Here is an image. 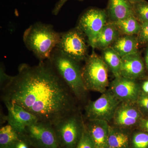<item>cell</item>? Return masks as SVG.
Segmentation results:
<instances>
[{
	"label": "cell",
	"instance_id": "obj_13",
	"mask_svg": "<svg viewBox=\"0 0 148 148\" xmlns=\"http://www.w3.org/2000/svg\"><path fill=\"white\" fill-rule=\"evenodd\" d=\"M145 75V64L139 52L122 57L121 76L137 80L143 78Z\"/></svg>",
	"mask_w": 148,
	"mask_h": 148
},
{
	"label": "cell",
	"instance_id": "obj_9",
	"mask_svg": "<svg viewBox=\"0 0 148 148\" xmlns=\"http://www.w3.org/2000/svg\"><path fill=\"white\" fill-rule=\"evenodd\" d=\"M23 135L38 148H61L53 125L38 121L26 128Z\"/></svg>",
	"mask_w": 148,
	"mask_h": 148
},
{
	"label": "cell",
	"instance_id": "obj_14",
	"mask_svg": "<svg viewBox=\"0 0 148 148\" xmlns=\"http://www.w3.org/2000/svg\"><path fill=\"white\" fill-rule=\"evenodd\" d=\"M85 124L95 148H105L108 146L110 125L105 121L88 120Z\"/></svg>",
	"mask_w": 148,
	"mask_h": 148
},
{
	"label": "cell",
	"instance_id": "obj_16",
	"mask_svg": "<svg viewBox=\"0 0 148 148\" xmlns=\"http://www.w3.org/2000/svg\"><path fill=\"white\" fill-rule=\"evenodd\" d=\"M120 33L113 22H108L98 35L94 45L95 48L103 49L110 47L119 38Z\"/></svg>",
	"mask_w": 148,
	"mask_h": 148
},
{
	"label": "cell",
	"instance_id": "obj_25",
	"mask_svg": "<svg viewBox=\"0 0 148 148\" xmlns=\"http://www.w3.org/2000/svg\"><path fill=\"white\" fill-rule=\"evenodd\" d=\"M137 38L139 44H145L148 42V22L141 24V28Z\"/></svg>",
	"mask_w": 148,
	"mask_h": 148
},
{
	"label": "cell",
	"instance_id": "obj_29",
	"mask_svg": "<svg viewBox=\"0 0 148 148\" xmlns=\"http://www.w3.org/2000/svg\"><path fill=\"white\" fill-rule=\"evenodd\" d=\"M140 127L145 132L148 133V117L142 118L139 123Z\"/></svg>",
	"mask_w": 148,
	"mask_h": 148
},
{
	"label": "cell",
	"instance_id": "obj_17",
	"mask_svg": "<svg viewBox=\"0 0 148 148\" xmlns=\"http://www.w3.org/2000/svg\"><path fill=\"white\" fill-rule=\"evenodd\" d=\"M138 44L137 36L123 35L119 37L111 47L122 58L138 52Z\"/></svg>",
	"mask_w": 148,
	"mask_h": 148
},
{
	"label": "cell",
	"instance_id": "obj_24",
	"mask_svg": "<svg viewBox=\"0 0 148 148\" xmlns=\"http://www.w3.org/2000/svg\"><path fill=\"white\" fill-rule=\"evenodd\" d=\"M75 148H95L92 138L84 124L81 136Z\"/></svg>",
	"mask_w": 148,
	"mask_h": 148
},
{
	"label": "cell",
	"instance_id": "obj_8",
	"mask_svg": "<svg viewBox=\"0 0 148 148\" xmlns=\"http://www.w3.org/2000/svg\"><path fill=\"white\" fill-rule=\"evenodd\" d=\"M108 18L106 10L95 8L88 9L80 17L77 27L84 33L93 49L97 37L108 22Z\"/></svg>",
	"mask_w": 148,
	"mask_h": 148
},
{
	"label": "cell",
	"instance_id": "obj_2",
	"mask_svg": "<svg viewBox=\"0 0 148 148\" xmlns=\"http://www.w3.org/2000/svg\"><path fill=\"white\" fill-rule=\"evenodd\" d=\"M61 36L51 25L37 22L26 29L23 39L27 48L42 62L50 59Z\"/></svg>",
	"mask_w": 148,
	"mask_h": 148
},
{
	"label": "cell",
	"instance_id": "obj_21",
	"mask_svg": "<svg viewBox=\"0 0 148 148\" xmlns=\"http://www.w3.org/2000/svg\"><path fill=\"white\" fill-rule=\"evenodd\" d=\"M21 135L10 125L3 126L0 129V148H13Z\"/></svg>",
	"mask_w": 148,
	"mask_h": 148
},
{
	"label": "cell",
	"instance_id": "obj_15",
	"mask_svg": "<svg viewBox=\"0 0 148 148\" xmlns=\"http://www.w3.org/2000/svg\"><path fill=\"white\" fill-rule=\"evenodd\" d=\"M107 12L111 22L134 16L132 4L129 0H109Z\"/></svg>",
	"mask_w": 148,
	"mask_h": 148
},
{
	"label": "cell",
	"instance_id": "obj_5",
	"mask_svg": "<svg viewBox=\"0 0 148 148\" xmlns=\"http://www.w3.org/2000/svg\"><path fill=\"white\" fill-rule=\"evenodd\" d=\"M88 44L87 38L77 26L68 32L61 33L60 41L56 48L67 56L80 62L85 60L88 56Z\"/></svg>",
	"mask_w": 148,
	"mask_h": 148
},
{
	"label": "cell",
	"instance_id": "obj_3",
	"mask_svg": "<svg viewBox=\"0 0 148 148\" xmlns=\"http://www.w3.org/2000/svg\"><path fill=\"white\" fill-rule=\"evenodd\" d=\"M53 68L77 99L82 100L87 91L79 63L56 47L49 59Z\"/></svg>",
	"mask_w": 148,
	"mask_h": 148
},
{
	"label": "cell",
	"instance_id": "obj_27",
	"mask_svg": "<svg viewBox=\"0 0 148 148\" xmlns=\"http://www.w3.org/2000/svg\"><path fill=\"white\" fill-rule=\"evenodd\" d=\"M29 140L23 134H21L20 139L17 141L14 146L13 148H29Z\"/></svg>",
	"mask_w": 148,
	"mask_h": 148
},
{
	"label": "cell",
	"instance_id": "obj_4",
	"mask_svg": "<svg viewBox=\"0 0 148 148\" xmlns=\"http://www.w3.org/2000/svg\"><path fill=\"white\" fill-rule=\"evenodd\" d=\"M82 76L87 90L103 93L109 85V69L102 57L92 51L86 59Z\"/></svg>",
	"mask_w": 148,
	"mask_h": 148
},
{
	"label": "cell",
	"instance_id": "obj_22",
	"mask_svg": "<svg viewBox=\"0 0 148 148\" xmlns=\"http://www.w3.org/2000/svg\"><path fill=\"white\" fill-rule=\"evenodd\" d=\"M134 16L140 24L148 22V2L145 0L132 4Z\"/></svg>",
	"mask_w": 148,
	"mask_h": 148
},
{
	"label": "cell",
	"instance_id": "obj_31",
	"mask_svg": "<svg viewBox=\"0 0 148 148\" xmlns=\"http://www.w3.org/2000/svg\"><path fill=\"white\" fill-rule=\"evenodd\" d=\"M145 61L146 67H147V69L148 71V47L147 48V50H146Z\"/></svg>",
	"mask_w": 148,
	"mask_h": 148
},
{
	"label": "cell",
	"instance_id": "obj_11",
	"mask_svg": "<svg viewBox=\"0 0 148 148\" xmlns=\"http://www.w3.org/2000/svg\"><path fill=\"white\" fill-rule=\"evenodd\" d=\"M8 111L7 121L16 131L23 134L28 126L39 121L34 114L12 102L4 103Z\"/></svg>",
	"mask_w": 148,
	"mask_h": 148
},
{
	"label": "cell",
	"instance_id": "obj_30",
	"mask_svg": "<svg viewBox=\"0 0 148 148\" xmlns=\"http://www.w3.org/2000/svg\"><path fill=\"white\" fill-rule=\"evenodd\" d=\"M143 92L148 94V80L144 82L142 87Z\"/></svg>",
	"mask_w": 148,
	"mask_h": 148
},
{
	"label": "cell",
	"instance_id": "obj_32",
	"mask_svg": "<svg viewBox=\"0 0 148 148\" xmlns=\"http://www.w3.org/2000/svg\"><path fill=\"white\" fill-rule=\"evenodd\" d=\"M145 1V0H129L130 2L133 4L135 3L140 2L143 1Z\"/></svg>",
	"mask_w": 148,
	"mask_h": 148
},
{
	"label": "cell",
	"instance_id": "obj_26",
	"mask_svg": "<svg viewBox=\"0 0 148 148\" xmlns=\"http://www.w3.org/2000/svg\"><path fill=\"white\" fill-rule=\"evenodd\" d=\"M137 106L142 110L148 112V94L140 91L136 102Z\"/></svg>",
	"mask_w": 148,
	"mask_h": 148
},
{
	"label": "cell",
	"instance_id": "obj_20",
	"mask_svg": "<svg viewBox=\"0 0 148 148\" xmlns=\"http://www.w3.org/2000/svg\"><path fill=\"white\" fill-rule=\"evenodd\" d=\"M108 146L115 148H129L128 135L117 127L110 126Z\"/></svg>",
	"mask_w": 148,
	"mask_h": 148
},
{
	"label": "cell",
	"instance_id": "obj_18",
	"mask_svg": "<svg viewBox=\"0 0 148 148\" xmlns=\"http://www.w3.org/2000/svg\"><path fill=\"white\" fill-rule=\"evenodd\" d=\"M102 58L115 77L120 76L121 57L111 47L103 50Z\"/></svg>",
	"mask_w": 148,
	"mask_h": 148
},
{
	"label": "cell",
	"instance_id": "obj_28",
	"mask_svg": "<svg viewBox=\"0 0 148 148\" xmlns=\"http://www.w3.org/2000/svg\"><path fill=\"white\" fill-rule=\"evenodd\" d=\"M69 0H59L52 10V14L55 15H57L63 6Z\"/></svg>",
	"mask_w": 148,
	"mask_h": 148
},
{
	"label": "cell",
	"instance_id": "obj_7",
	"mask_svg": "<svg viewBox=\"0 0 148 148\" xmlns=\"http://www.w3.org/2000/svg\"><path fill=\"white\" fill-rule=\"evenodd\" d=\"M121 102L110 90L106 91L95 101L85 107L86 116L88 120H113L116 111Z\"/></svg>",
	"mask_w": 148,
	"mask_h": 148
},
{
	"label": "cell",
	"instance_id": "obj_33",
	"mask_svg": "<svg viewBox=\"0 0 148 148\" xmlns=\"http://www.w3.org/2000/svg\"><path fill=\"white\" fill-rule=\"evenodd\" d=\"M105 148H115L112 147H109V146H107V147H105Z\"/></svg>",
	"mask_w": 148,
	"mask_h": 148
},
{
	"label": "cell",
	"instance_id": "obj_19",
	"mask_svg": "<svg viewBox=\"0 0 148 148\" xmlns=\"http://www.w3.org/2000/svg\"><path fill=\"white\" fill-rule=\"evenodd\" d=\"M112 22L115 25L120 34L123 35H137L141 28V24L134 16Z\"/></svg>",
	"mask_w": 148,
	"mask_h": 148
},
{
	"label": "cell",
	"instance_id": "obj_1",
	"mask_svg": "<svg viewBox=\"0 0 148 148\" xmlns=\"http://www.w3.org/2000/svg\"><path fill=\"white\" fill-rule=\"evenodd\" d=\"M1 90L3 103H16L53 126L77 111L75 96L49 59L36 66L21 64L14 76L1 67Z\"/></svg>",
	"mask_w": 148,
	"mask_h": 148
},
{
	"label": "cell",
	"instance_id": "obj_12",
	"mask_svg": "<svg viewBox=\"0 0 148 148\" xmlns=\"http://www.w3.org/2000/svg\"><path fill=\"white\" fill-rule=\"evenodd\" d=\"M143 118L141 111L134 103H121L113 119L117 127H128L138 124Z\"/></svg>",
	"mask_w": 148,
	"mask_h": 148
},
{
	"label": "cell",
	"instance_id": "obj_10",
	"mask_svg": "<svg viewBox=\"0 0 148 148\" xmlns=\"http://www.w3.org/2000/svg\"><path fill=\"white\" fill-rule=\"evenodd\" d=\"M110 91L121 103L135 104L141 90L136 80L120 76L111 82Z\"/></svg>",
	"mask_w": 148,
	"mask_h": 148
},
{
	"label": "cell",
	"instance_id": "obj_23",
	"mask_svg": "<svg viewBox=\"0 0 148 148\" xmlns=\"http://www.w3.org/2000/svg\"><path fill=\"white\" fill-rule=\"evenodd\" d=\"M132 143L133 148H148V133L136 132L132 137Z\"/></svg>",
	"mask_w": 148,
	"mask_h": 148
},
{
	"label": "cell",
	"instance_id": "obj_6",
	"mask_svg": "<svg viewBox=\"0 0 148 148\" xmlns=\"http://www.w3.org/2000/svg\"><path fill=\"white\" fill-rule=\"evenodd\" d=\"M84 125L81 116L75 112L53 125L61 148H75Z\"/></svg>",
	"mask_w": 148,
	"mask_h": 148
}]
</instances>
